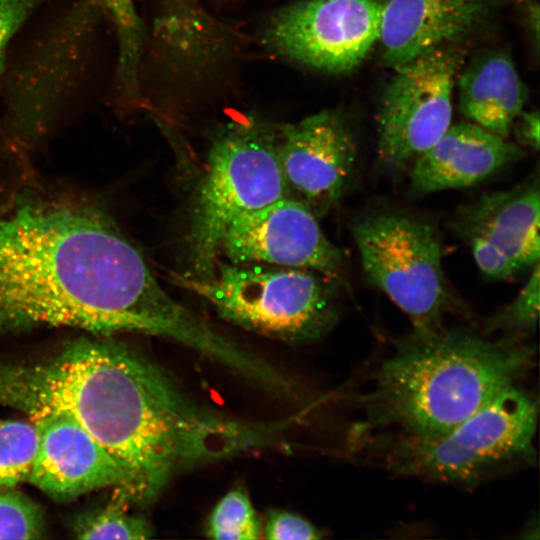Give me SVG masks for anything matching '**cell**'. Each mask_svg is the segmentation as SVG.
Segmentation results:
<instances>
[{
	"instance_id": "4316f807",
	"label": "cell",
	"mask_w": 540,
	"mask_h": 540,
	"mask_svg": "<svg viewBox=\"0 0 540 540\" xmlns=\"http://www.w3.org/2000/svg\"><path fill=\"white\" fill-rule=\"evenodd\" d=\"M518 140L525 146L539 148V114L537 111H522L513 123Z\"/></svg>"
},
{
	"instance_id": "9a60e30c",
	"label": "cell",
	"mask_w": 540,
	"mask_h": 540,
	"mask_svg": "<svg viewBox=\"0 0 540 540\" xmlns=\"http://www.w3.org/2000/svg\"><path fill=\"white\" fill-rule=\"evenodd\" d=\"M524 155L508 138L477 124L469 121L451 124L412 162L410 188L415 194L425 195L471 187Z\"/></svg>"
},
{
	"instance_id": "83f0119b",
	"label": "cell",
	"mask_w": 540,
	"mask_h": 540,
	"mask_svg": "<svg viewBox=\"0 0 540 540\" xmlns=\"http://www.w3.org/2000/svg\"><path fill=\"white\" fill-rule=\"evenodd\" d=\"M164 4L172 7H182L192 3L194 0H161Z\"/></svg>"
},
{
	"instance_id": "44dd1931",
	"label": "cell",
	"mask_w": 540,
	"mask_h": 540,
	"mask_svg": "<svg viewBox=\"0 0 540 540\" xmlns=\"http://www.w3.org/2000/svg\"><path fill=\"white\" fill-rule=\"evenodd\" d=\"M205 533L218 540H256L261 537V521L245 490L233 489L220 499L208 517Z\"/></svg>"
},
{
	"instance_id": "7c38bea8",
	"label": "cell",
	"mask_w": 540,
	"mask_h": 540,
	"mask_svg": "<svg viewBox=\"0 0 540 540\" xmlns=\"http://www.w3.org/2000/svg\"><path fill=\"white\" fill-rule=\"evenodd\" d=\"M277 156L289 196L324 216L350 187L358 145L346 120L323 110L277 130Z\"/></svg>"
},
{
	"instance_id": "2e32d148",
	"label": "cell",
	"mask_w": 540,
	"mask_h": 540,
	"mask_svg": "<svg viewBox=\"0 0 540 540\" xmlns=\"http://www.w3.org/2000/svg\"><path fill=\"white\" fill-rule=\"evenodd\" d=\"M540 188L538 174L522 184L487 192L462 205L451 219L460 238L478 235L504 252L522 270L539 262Z\"/></svg>"
},
{
	"instance_id": "603a6c76",
	"label": "cell",
	"mask_w": 540,
	"mask_h": 540,
	"mask_svg": "<svg viewBox=\"0 0 540 540\" xmlns=\"http://www.w3.org/2000/svg\"><path fill=\"white\" fill-rule=\"evenodd\" d=\"M0 487V539H37L44 533L40 508L13 489Z\"/></svg>"
},
{
	"instance_id": "e0dca14e",
	"label": "cell",
	"mask_w": 540,
	"mask_h": 540,
	"mask_svg": "<svg viewBox=\"0 0 540 540\" xmlns=\"http://www.w3.org/2000/svg\"><path fill=\"white\" fill-rule=\"evenodd\" d=\"M458 96L459 109L469 122L508 138L527 92L508 54L489 51L478 55L461 73Z\"/></svg>"
},
{
	"instance_id": "5b68a950",
	"label": "cell",
	"mask_w": 540,
	"mask_h": 540,
	"mask_svg": "<svg viewBox=\"0 0 540 540\" xmlns=\"http://www.w3.org/2000/svg\"><path fill=\"white\" fill-rule=\"evenodd\" d=\"M537 419L536 397L515 384L443 434L393 433L374 451L397 476L476 484L533 462Z\"/></svg>"
},
{
	"instance_id": "d4e9b609",
	"label": "cell",
	"mask_w": 540,
	"mask_h": 540,
	"mask_svg": "<svg viewBox=\"0 0 540 540\" xmlns=\"http://www.w3.org/2000/svg\"><path fill=\"white\" fill-rule=\"evenodd\" d=\"M53 0H0V74L8 50L29 19Z\"/></svg>"
},
{
	"instance_id": "3957f363",
	"label": "cell",
	"mask_w": 540,
	"mask_h": 540,
	"mask_svg": "<svg viewBox=\"0 0 540 540\" xmlns=\"http://www.w3.org/2000/svg\"><path fill=\"white\" fill-rule=\"evenodd\" d=\"M520 338L486 339L442 326L400 340L375 371L369 424L394 433L443 434L516 384L534 364Z\"/></svg>"
},
{
	"instance_id": "8992f818",
	"label": "cell",
	"mask_w": 540,
	"mask_h": 540,
	"mask_svg": "<svg viewBox=\"0 0 540 540\" xmlns=\"http://www.w3.org/2000/svg\"><path fill=\"white\" fill-rule=\"evenodd\" d=\"M170 277L206 300L225 320L283 341H315L339 317L340 285L308 269L219 260L207 276Z\"/></svg>"
},
{
	"instance_id": "9c48e42d",
	"label": "cell",
	"mask_w": 540,
	"mask_h": 540,
	"mask_svg": "<svg viewBox=\"0 0 540 540\" xmlns=\"http://www.w3.org/2000/svg\"><path fill=\"white\" fill-rule=\"evenodd\" d=\"M462 52L451 44L397 68L377 114V157L401 170L429 149L452 124V94Z\"/></svg>"
},
{
	"instance_id": "5bb4252c",
	"label": "cell",
	"mask_w": 540,
	"mask_h": 540,
	"mask_svg": "<svg viewBox=\"0 0 540 540\" xmlns=\"http://www.w3.org/2000/svg\"><path fill=\"white\" fill-rule=\"evenodd\" d=\"M496 0H385L378 42L394 69L476 28Z\"/></svg>"
},
{
	"instance_id": "ac0fdd59",
	"label": "cell",
	"mask_w": 540,
	"mask_h": 540,
	"mask_svg": "<svg viewBox=\"0 0 540 540\" xmlns=\"http://www.w3.org/2000/svg\"><path fill=\"white\" fill-rule=\"evenodd\" d=\"M95 1L109 20L116 40L114 87L122 99L140 102V66L145 33L135 0Z\"/></svg>"
},
{
	"instance_id": "30bf717a",
	"label": "cell",
	"mask_w": 540,
	"mask_h": 540,
	"mask_svg": "<svg viewBox=\"0 0 540 540\" xmlns=\"http://www.w3.org/2000/svg\"><path fill=\"white\" fill-rule=\"evenodd\" d=\"M385 0H301L269 22L278 55L329 73L356 68L378 42Z\"/></svg>"
},
{
	"instance_id": "4fadbf2b",
	"label": "cell",
	"mask_w": 540,
	"mask_h": 540,
	"mask_svg": "<svg viewBox=\"0 0 540 540\" xmlns=\"http://www.w3.org/2000/svg\"><path fill=\"white\" fill-rule=\"evenodd\" d=\"M38 447L27 482L57 500L111 487L119 497L126 478L108 452L79 423L62 412L30 417Z\"/></svg>"
},
{
	"instance_id": "7a4b0ae2",
	"label": "cell",
	"mask_w": 540,
	"mask_h": 540,
	"mask_svg": "<svg viewBox=\"0 0 540 540\" xmlns=\"http://www.w3.org/2000/svg\"><path fill=\"white\" fill-rule=\"evenodd\" d=\"M0 405L30 417L62 412L108 452L126 478L115 498L154 502L183 470L252 451L255 423L207 410L123 344L79 341L35 364L0 361Z\"/></svg>"
},
{
	"instance_id": "ba28073f",
	"label": "cell",
	"mask_w": 540,
	"mask_h": 540,
	"mask_svg": "<svg viewBox=\"0 0 540 540\" xmlns=\"http://www.w3.org/2000/svg\"><path fill=\"white\" fill-rule=\"evenodd\" d=\"M350 231L365 278L406 314L414 330L444 326L454 300L436 227L419 215L380 209L357 216Z\"/></svg>"
},
{
	"instance_id": "ffe728a7",
	"label": "cell",
	"mask_w": 540,
	"mask_h": 540,
	"mask_svg": "<svg viewBox=\"0 0 540 540\" xmlns=\"http://www.w3.org/2000/svg\"><path fill=\"white\" fill-rule=\"evenodd\" d=\"M38 447L33 421L0 419V487L27 482Z\"/></svg>"
},
{
	"instance_id": "6da1fadb",
	"label": "cell",
	"mask_w": 540,
	"mask_h": 540,
	"mask_svg": "<svg viewBox=\"0 0 540 540\" xmlns=\"http://www.w3.org/2000/svg\"><path fill=\"white\" fill-rule=\"evenodd\" d=\"M39 325L161 336L212 361L230 339L173 299L101 213L34 201L0 218V332Z\"/></svg>"
},
{
	"instance_id": "d6986e66",
	"label": "cell",
	"mask_w": 540,
	"mask_h": 540,
	"mask_svg": "<svg viewBox=\"0 0 540 540\" xmlns=\"http://www.w3.org/2000/svg\"><path fill=\"white\" fill-rule=\"evenodd\" d=\"M127 504L114 497L107 505L79 515L72 526L78 539H148L153 535L149 522L127 512Z\"/></svg>"
},
{
	"instance_id": "8fae6325",
	"label": "cell",
	"mask_w": 540,
	"mask_h": 540,
	"mask_svg": "<svg viewBox=\"0 0 540 540\" xmlns=\"http://www.w3.org/2000/svg\"><path fill=\"white\" fill-rule=\"evenodd\" d=\"M231 263H261L318 272L347 286L344 261L302 201L285 196L231 223L220 245Z\"/></svg>"
},
{
	"instance_id": "277c9868",
	"label": "cell",
	"mask_w": 540,
	"mask_h": 540,
	"mask_svg": "<svg viewBox=\"0 0 540 540\" xmlns=\"http://www.w3.org/2000/svg\"><path fill=\"white\" fill-rule=\"evenodd\" d=\"M109 20L95 0H53L13 40L0 74L1 121L33 145L98 103L107 87Z\"/></svg>"
},
{
	"instance_id": "484cf974",
	"label": "cell",
	"mask_w": 540,
	"mask_h": 540,
	"mask_svg": "<svg viewBox=\"0 0 540 540\" xmlns=\"http://www.w3.org/2000/svg\"><path fill=\"white\" fill-rule=\"evenodd\" d=\"M263 537L270 540H313L323 534L311 522L294 513L270 511L262 527Z\"/></svg>"
},
{
	"instance_id": "7402d4cb",
	"label": "cell",
	"mask_w": 540,
	"mask_h": 540,
	"mask_svg": "<svg viewBox=\"0 0 540 540\" xmlns=\"http://www.w3.org/2000/svg\"><path fill=\"white\" fill-rule=\"evenodd\" d=\"M540 265L532 267V272L517 296L499 309L485 324V333L505 332L507 337L523 339L535 331L539 318Z\"/></svg>"
},
{
	"instance_id": "cb8c5ba5",
	"label": "cell",
	"mask_w": 540,
	"mask_h": 540,
	"mask_svg": "<svg viewBox=\"0 0 540 540\" xmlns=\"http://www.w3.org/2000/svg\"><path fill=\"white\" fill-rule=\"evenodd\" d=\"M460 238L470 248L475 263L487 278L509 280L522 271L504 252L487 239L478 235H464Z\"/></svg>"
},
{
	"instance_id": "52a82bcc",
	"label": "cell",
	"mask_w": 540,
	"mask_h": 540,
	"mask_svg": "<svg viewBox=\"0 0 540 540\" xmlns=\"http://www.w3.org/2000/svg\"><path fill=\"white\" fill-rule=\"evenodd\" d=\"M288 195L275 128L247 119L221 129L212 141L205 172L193 195L189 274L204 277L212 272L233 221Z\"/></svg>"
}]
</instances>
